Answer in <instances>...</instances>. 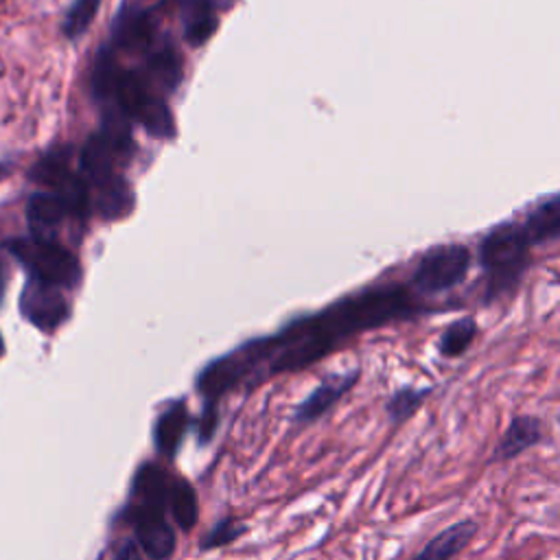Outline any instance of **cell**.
<instances>
[{"label":"cell","instance_id":"cell-1","mask_svg":"<svg viewBox=\"0 0 560 560\" xmlns=\"http://www.w3.org/2000/svg\"><path fill=\"white\" fill-rule=\"evenodd\" d=\"M411 308V300L402 289H372L352 295L317 317L298 322L284 330L278 337V341L284 343V350L273 359L271 372L300 370L330 352L343 337L405 317Z\"/></svg>","mask_w":560,"mask_h":560},{"label":"cell","instance_id":"cell-2","mask_svg":"<svg viewBox=\"0 0 560 560\" xmlns=\"http://www.w3.org/2000/svg\"><path fill=\"white\" fill-rule=\"evenodd\" d=\"M9 254L28 271L31 278L55 284L59 289H74L81 282L79 258L55 238L18 236L4 243Z\"/></svg>","mask_w":560,"mask_h":560},{"label":"cell","instance_id":"cell-3","mask_svg":"<svg viewBox=\"0 0 560 560\" xmlns=\"http://www.w3.org/2000/svg\"><path fill=\"white\" fill-rule=\"evenodd\" d=\"M107 103L118 105L129 120H138L153 138L168 140L175 136V120L168 105L155 96L149 85L131 70H118L112 98Z\"/></svg>","mask_w":560,"mask_h":560},{"label":"cell","instance_id":"cell-4","mask_svg":"<svg viewBox=\"0 0 560 560\" xmlns=\"http://www.w3.org/2000/svg\"><path fill=\"white\" fill-rule=\"evenodd\" d=\"M529 245L518 223H501L483 236L479 243V260L490 273L492 295L508 289L521 276Z\"/></svg>","mask_w":560,"mask_h":560},{"label":"cell","instance_id":"cell-5","mask_svg":"<svg viewBox=\"0 0 560 560\" xmlns=\"http://www.w3.org/2000/svg\"><path fill=\"white\" fill-rule=\"evenodd\" d=\"M28 177L42 184L48 192H55L68 208L70 217H88L90 212V188L81 173L70 168L68 149H50L28 171Z\"/></svg>","mask_w":560,"mask_h":560},{"label":"cell","instance_id":"cell-6","mask_svg":"<svg viewBox=\"0 0 560 560\" xmlns=\"http://www.w3.org/2000/svg\"><path fill=\"white\" fill-rule=\"evenodd\" d=\"M470 265L468 247L459 243H446L431 247L413 271V287L420 293H438L462 282Z\"/></svg>","mask_w":560,"mask_h":560},{"label":"cell","instance_id":"cell-7","mask_svg":"<svg viewBox=\"0 0 560 560\" xmlns=\"http://www.w3.org/2000/svg\"><path fill=\"white\" fill-rule=\"evenodd\" d=\"M20 311L35 328L52 332L68 319L70 302L63 289L28 276L20 293Z\"/></svg>","mask_w":560,"mask_h":560},{"label":"cell","instance_id":"cell-8","mask_svg":"<svg viewBox=\"0 0 560 560\" xmlns=\"http://www.w3.org/2000/svg\"><path fill=\"white\" fill-rule=\"evenodd\" d=\"M131 523L136 529V536L140 540L142 551L151 560H166L171 558L175 549V532L173 527L162 518L160 508L155 505H138L131 510Z\"/></svg>","mask_w":560,"mask_h":560},{"label":"cell","instance_id":"cell-9","mask_svg":"<svg viewBox=\"0 0 560 560\" xmlns=\"http://www.w3.org/2000/svg\"><path fill=\"white\" fill-rule=\"evenodd\" d=\"M359 372H343V374H330L326 376L295 409L293 422H313L319 416H324L357 381Z\"/></svg>","mask_w":560,"mask_h":560},{"label":"cell","instance_id":"cell-10","mask_svg":"<svg viewBox=\"0 0 560 560\" xmlns=\"http://www.w3.org/2000/svg\"><path fill=\"white\" fill-rule=\"evenodd\" d=\"M153 39V18L138 7H120L112 24V44L125 50L144 48Z\"/></svg>","mask_w":560,"mask_h":560},{"label":"cell","instance_id":"cell-11","mask_svg":"<svg viewBox=\"0 0 560 560\" xmlns=\"http://www.w3.org/2000/svg\"><path fill=\"white\" fill-rule=\"evenodd\" d=\"M66 203L48 190H37L28 197L26 201V223L33 236H44V238H55L52 232L63 223L68 217Z\"/></svg>","mask_w":560,"mask_h":560},{"label":"cell","instance_id":"cell-12","mask_svg":"<svg viewBox=\"0 0 560 560\" xmlns=\"http://www.w3.org/2000/svg\"><path fill=\"white\" fill-rule=\"evenodd\" d=\"M477 523L472 518L457 521L433 536L411 560H453L475 536Z\"/></svg>","mask_w":560,"mask_h":560},{"label":"cell","instance_id":"cell-13","mask_svg":"<svg viewBox=\"0 0 560 560\" xmlns=\"http://www.w3.org/2000/svg\"><path fill=\"white\" fill-rule=\"evenodd\" d=\"M542 440V420L536 416H516L508 424L494 448V459H512Z\"/></svg>","mask_w":560,"mask_h":560},{"label":"cell","instance_id":"cell-14","mask_svg":"<svg viewBox=\"0 0 560 560\" xmlns=\"http://www.w3.org/2000/svg\"><path fill=\"white\" fill-rule=\"evenodd\" d=\"M92 192H94V206L98 214L107 221L122 219L133 208V192L122 175H116L107 184L90 190V199H92Z\"/></svg>","mask_w":560,"mask_h":560},{"label":"cell","instance_id":"cell-15","mask_svg":"<svg viewBox=\"0 0 560 560\" xmlns=\"http://www.w3.org/2000/svg\"><path fill=\"white\" fill-rule=\"evenodd\" d=\"M184 37L190 46H201L217 31V13L208 0H182Z\"/></svg>","mask_w":560,"mask_h":560},{"label":"cell","instance_id":"cell-16","mask_svg":"<svg viewBox=\"0 0 560 560\" xmlns=\"http://www.w3.org/2000/svg\"><path fill=\"white\" fill-rule=\"evenodd\" d=\"M560 230V201L551 195L547 201H540L525 219L523 232L529 243L551 241L558 236Z\"/></svg>","mask_w":560,"mask_h":560},{"label":"cell","instance_id":"cell-17","mask_svg":"<svg viewBox=\"0 0 560 560\" xmlns=\"http://www.w3.org/2000/svg\"><path fill=\"white\" fill-rule=\"evenodd\" d=\"M101 2H103V0H72V4L68 7V11H66V15H63L61 33H63L68 39L81 37V35L90 28V24L94 22Z\"/></svg>","mask_w":560,"mask_h":560},{"label":"cell","instance_id":"cell-18","mask_svg":"<svg viewBox=\"0 0 560 560\" xmlns=\"http://www.w3.org/2000/svg\"><path fill=\"white\" fill-rule=\"evenodd\" d=\"M149 72L168 90H175L179 85V79H182V61H179V55L171 48V46H164L155 52H151L149 61Z\"/></svg>","mask_w":560,"mask_h":560},{"label":"cell","instance_id":"cell-19","mask_svg":"<svg viewBox=\"0 0 560 560\" xmlns=\"http://www.w3.org/2000/svg\"><path fill=\"white\" fill-rule=\"evenodd\" d=\"M475 330H477V326H475L472 317H462V319L453 322L440 337V352L444 357H459L470 346Z\"/></svg>","mask_w":560,"mask_h":560},{"label":"cell","instance_id":"cell-20","mask_svg":"<svg viewBox=\"0 0 560 560\" xmlns=\"http://www.w3.org/2000/svg\"><path fill=\"white\" fill-rule=\"evenodd\" d=\"M431 389H418V387H402L387 400V413L394 422H400L409 418L427 398Z\"/></svg>","mask_w":560,"mask_h":560},{"label":"cell","instance_id":"cell-21","mask_svg":"<svg viewBox=\"0 0 560 560\" xmlns=\"http://www.w3.org/2000/svg\"><path fill=\"white\" fill-rule=\"evenodd\" d=\"M243 529L245 527L241 523H236L234 518H223L212 527V532L208 536H203L201 549H214V547H221L225 542H232L236 536L243 534Z\"/></svg>","mask_w":560,"mask_h":560},{"label":"cell","instance_id":"cell-22","mask_svg":"<svg viewBox=\"0 0 560 560\" xmlns=\"http://www.w3.org/2000/svg\"><path fill=\"white\" fill-rule=\"evenodd\" d=\"M4 287H7V271H4V265H2V260H0V300H2V295H4Z\"/></svg>","mask_w":560,"mask_h":560},{"label":"cell","instance_id":"cell-23","mask_svg":"<svg viewBox=\"0 0 560 560\" xmlns=\"http://www.w3.org/2000/svg\"><path fill=\"white\" fill-rule=\"evenodd\" d=\"M4 354V341H2V335H0V357Z\"/></svg>","mask_w":560,"mask_h":560}]
</instances>
